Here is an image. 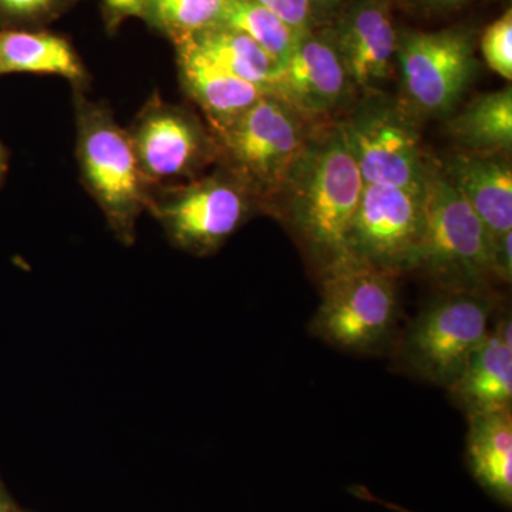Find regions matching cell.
Instances as JSON below:
<instances>
[{
	"mask_svg": "<svg viewBox=\"0 0 512 512\" xmlns=\"http://www.w3.org/2000/svg\"><path fill=\"white\" fill-rule=\"evenodd\" d=\"M363 187L338 124L322 123L266 214L291 229L316 275L322 276L353 258L349 234Z\"/></svg>",
	"mask_w": 512,
	"mask_h": 512,
	"instance_id": "obj_1",
	"label": "cell"
},
{
	"mask_svg": "<svg viewBox=\"0 0 512 512\" xmlns=\"http://www.w3.org/2000/svg\"><path fill=\"white\" fill-rule=\"evenodd\" d=\"M319 124L274 94H265L234 123L214 134L218 165L247 188L259 212L266 214L308 150Z\"/></svg>",
	"mask_w": 512,
	"mask_h": 512,
	"instance_id": "obj_2",
	"label": "cell"
},
{
	"mask_svg": "<svg viewBox=\"0 0 512 512\" xmlns=\"http://www.w3.org/2000/svg\"><path fill=\"white\" fill-rule=\"evenodd\" d=\"M423 237L414 274L439 291H493L490 234L470 204L427 158L423 187Z\"/></svg>",
	"mask_w": 512,
	"mask_h": 512,
	"instance_id": "obj_3",
	"label": "cell"
},
{
	"mask_svg": "<svg viewBox=\"0 0 512 512\" xmlns=\"http://www.w3.org/2000/svg\"><path fill=\"white\" fill-rule=\"evenodd\" d=\"M494 291H439L393 343L406 375L450 389L493 326Z\"/></svg>",
	"mask_w": 512,
	"mask_h": 512,
	"instance_id": "obj_4",
	"label": "cell"
},
{
	"mask_svg": "<svg viewBox=\"0 0 512 512\" xmlns=\"http://www.w3.org/2000/svg\"><path fill=\"white\" fill-rule=\"evenodd\" d=\"M76 154L84 187L99 205L114 237L130 247L138 218L147 211L148 184L126 128L104 103L74 93Z\"/></svg>",
	"mask_w": 512,
	"mask_h": 512,
	"instance_id": "obj_5",
	"label": "cell"
},
{
	"mask_svg": "<svg viewBox=\"0 0 512 512\" xmlns=\"http://www.w3.org/2000/svg\"><path fill=\"white\" fill-rule=\"evenodd\" d=\"M320 279L311 333L333 348L373 355L393 346L399 326L396 276L350 258Z\"/></svg>",
	"mask_w": 512,
	"mask_h": 512,
	"instance_id": "obj_6",
	"label": "cell"
},
{
	"mask_svg": "<svg viewBox=\"0 0 512 512\" xmlns=\"http://www.w3.org/2000/svg\"><path fill=\"white\" fill-rule=\"evenodd\" d=\"M147 211L173 247L194 256L220 251L259 212L247 188L221 165L194 180L148 188Z\"/></svg>",
	"mask_w": 512,
	"mask_h": 512,
	"instance_id": "obj_7",
	"label": "cell"
},
{
	"mask_svg": "<svg viewBox=\"0 0 512 512\" xmlns=\"http://www.w3.org/2000/svg\"><path fill=\"white\" fill-rule=\"evenodd\" d=\"M476 46V33L461 26L437 32L397 30V99L421 123L447 119L477 72Z\"/></svg>",
	"mask_w": 512,
	"mask_h": 512,
	"instance_id": "obj_8",
	"label": "cell"
},
{
	"mask_svg": "<svg viewBox=\"0 0 512 512\" xmlns=\"http://www.w3.org/2000/svg\"><path fill=\"white\" fill-rule=\"evenodd\" d=\"M336 124L365 184L421 191L429 158L421 144V121L397 96L363 94Z\"/></svg>",
	"mask_w": 512,
	"mask_h": 512,
	"instance_id": "obj_9",
	"label": "cell"
},
{
	"mask_svg": "<svg viewBox=\"0 0 512 512\" xmlns=\"http://www.w3.org/2000/svg\"><path fill=\"white\" fill-rule=\"evenodd\" d=\"M127 131L148 187L194 180L218 165L220 153L210 127L192 111L167 103L157 93Z\"/></svg>",
	"mask_w": 512,
	"mask_h": 512,
	"instance_id": "obj_10",
	"label": "cell"
},
{
	"mask_svg": "<svg viewBox=\"0 0 512 512\" xmlns=\"http://www.w3.org/2000/svg\"><path fill=\"white\" fill-rule=\"evenodd\" d=\"M423 194L365 184L349 234V254L399 278L414 271L423 237Z\"/></svg>",
	"mask_w": 512,
	"mask_h": 512,
	"instance_id": "obj_11",
	"label": "cell"
},
{
	"mask_svg": "<svg viewBox=\"0 0 512 512\" xmlns=\"http://www.w3.org/2000/svg\"><path fill=\"white\" fill-rule=\"evenodd\" d=\"M271 94L316 123L340 119L359 97L328 29L299 35L278 66Z\"/></svg>",
	"mask_w": 512,
	"mask_h": 512,
	"instance_id": "obj_12",
	"label": "cell"
},
{
	"mask_svg": "<svg viewBox=\"0 0 512 512\" xmlns=\"http://www.w3.org/2000/svg\"><path fill=\"white\" fill-rule=\"evenodd\" d=\"M328 32L359 96L382 92L396 66L392 0H353Z\"/></svg>",
	"mask_w": 512,
	"mask_h": 512,
	"instance_id": "obj_13",
	"label": "cell"
},
{
	"mask_svg": "<svg viewBox=\"0 0 512 512\" xmlns=\"http://www.w3.org/2000/svg\"><path fill=\"white\" fill-rule=\"evenodd\" d=\"M437 163L483 222L491 241L512 231L511 154L454 148Z\"/></svg>",
	"mask_w": 512,
	"mask_h": 512,
	"instance_id": "obj_14",
	"label": "cell"
},
{
	"mask_svg": "<svg viewBox=\"0 0 512 512\" xmlns=\"http://www.w3.org/2000/svg\"><path fill=\"white\" fill-rule=\"evenodd\" d=\"M174 47L184 92L200 107L212 134L220 133L268 94L202 55L190 39Z\"/></svg>",
	"mask_w": 512,
	"mask_h": 512,
	"instance_id": "obj_15",
	"label": "cell"
},
{
	"mask_svg": "<svg viewBox=\"0 0 512 512\" xmlns=\"http://www.w3.org/2000/svg\"><path fill=\"white\" fill-rule=\"evenodd\" d=\"M448 393L467 417L512 410L511 316L493 323Z\"/></svg>",
	"mask_w": 512,
	"mask_h": 512,
	"instance_id": "obj_16",
	"label": "cell"
},
{
	"mask_svg": "<svg viewBox=\"0 0 512 512\" xmlns=\"http://www.w3.org/2000/svg\"><path fill=\"white\" fill-rule=\"evenodd\" d=\"M9 73L55 74L76 92L90 80L70 40L45 29H0V76Z\"/></svg>",
	"mask_w": 512,
	"mask_h": 512,
	"instance_id": "obj_17",
	"label": "cell"
},
{
	"mask_svg": "<svg viewBox=\"0 0 512 512\" xmlns=\"http://www.w3.org/2000/svg\"><path fill=\"white\" fill-rule=\"evenodd\" d=\"M467 461L487 493L512 503V410L468 416Z\"/></svg>",
	"mask_w": 512,
	"mask_h": 512,
	"instance_id": "obj_18",
	"label": "cell"
},
{
	"mask_svg": "<svg viewBox=\"0 0 512 512\" xmlns=\"http://www.w3.org/2000/svg\"><path fill=\"white\" fill-rule=\"evenodd\" d=\"M456 148L481 153H512V89L480 94L446 119Z\"/></svg>",
	"mask_w": 512,
	"mask_h": 512,
	"instance_id": "obj_19",
	"label": "cell"
},
{
	"mask_svg": "<svg viewBox=\"0 0 512 512\" xmlns=\"http://www.w3.org/2000/svg\"><path fill=\"white\" fill-rule=\"evenodd\" d=\"M187 39L202 55L228 73L258 87L262 92L272 93L278 63L244 33L218 25Z\"/></svg>",
	"mask_w": 512,
	"mask_h": 512,
	"instance_id": "obj_20",
	"label": "cell"
},
{
	"mask_svg": "<svg viewBox=\"0 0 512 512\" xmlns=\"http://www.w3.org/2000/svg\"><path fill=\"white\" fill-rule=\"evenodd\" d=\"M227 0H144L141 19L177 43L221 25Z\"/></svg>",
	"mask_w": 512,
	"mask_h": 512,
	"instance_id": "obj_21",
	"label": "cell"
},
{
	"mask_svg": "<svg viewBox=\"0 0 512 512\" xmlns=\"http://www.w3.org/2000/svg\"><path fill=\"white\" fill-rule=\"evenodd\" d=\"M221 25L254 40L278 66L285 62L299 35H302L256 0H227Z\"/></svg>",
	"mask_w": 512,
	"mask_h": 512,
	"instance_id": "obj_22",
	"label": "cell"
},
{
	"mask_svg": "<svg viewBox=\"0 0 512 512\" xmlns=\"http://www.w3.org/2000/svg\"><path fill=\"white\" fill-rule=\"evenodd\" d=\"M82 0H0V29H43Z\"/></svg>",
	"mask_w": 512,
	"mask_h": 512,
	"instance_id": "obj_23",
	"label": "cell"
},
{
	"mask_svg": "<svg viewBox=\"0 0 512 512\" xmlns=\"http://www.w3.org/2000/svg\"><path fill=\"white\" fill-rule=\"evenodd\" d=\"M481 53L487 66L503 79L512 80V12L508 9L484 30Z\"/></svg>",
	"mask_w": 512,
	"mask_h": 512,
	"instance_id": "obj_24",
	"label": "cell"
},
{
	"mask_svg": "<svg viewBox=\"0 0 512 512\" xmlns=\"http://www.w3.org/2000/svg\"><path fill=\"white\" fill-rule=\"evenodd\" d=\"M298 33L319 29L320 20L306 0H256Z\"/></svg>",
	"mask_w": 512,
	"mask_h": 512,
	"instance_id": "obj_25",
	"label": "cell"
},
{
	"mask_svg": "<svg viewBox=\"0 0 512 512\" xmlns=\"http://www.w3.org/2000/svg\"><path fill=\"white\" fill-rule=\"evenodd\" d=\"M143 8L144 0H101V12L107 32H117L127 19H141Z\"/></svg>",
	"mask_w": 512,
	"mask_h": 512,
	"instance_id": "obj_26",
	"label": "cell"
},
{
	"mask_svg": "<svg viewBox=\"0 0 512 512\" xmlns=\"http://www.w3.org/2000/svg\"><path fill=\"white\" fill-rule=\"evenodd\" d=\"M512 231L493 239L491 245V271L494 281L511 284L512 279Z\"/></svg>",
	"mask_w": 512,
	"mask_h": 512,
	"instance_id": "obj_27",
	"label": "cell"
},
{
	"mask_svg": "<svg viewBox=\"0 0 512 512\" xmlns=\"http://www.w3.org/2000/svg\"><path fill=\"white\" fill-rule=\"evenodd\" d=\"M406 2L423 13H443L460 8L470 0H406Z\"/></svg>",
	"mask_w": 512,
	"mask_h": 512,
	"instance_id": "obj_28",
	"label": "cell"
},
{
	"mask_svg": "<svg viewBox=\"0 0 512 512\" xmlns=\"http://www.w3.org/2000/svg\"><path fill=\"white\" fill-rule=\"evenodd\" d=\"M306 2L315 10L316 16H318L320 23H322L326 13L333 12V9L339 8L345 0H306Z\"/></svg>",
	"mask_w": 512,
	"mask_h": 512,
	"instance_id": "obj_29",
	"label": "cell"
},
{
	"mask_svg": "<svg viewBox=\"0 0 512 512\" xmlns=\"http://www.w3.org/2000/svg\"><path fill=\"white\" fill-rule=\"evenodd\" d=\"M19 505L10 497L9 491L6 490L2 478H0V512H16Z\"/></svg>",
	"mask_w": 512,
	"mask_h": 512,
	"instance_id": "obj_30",
	"label": "cell"
},
{
	"mask_svg": "<svg viewBox=\"0 0 512 512\" xmlns=\"http://www.w3.org/2000/svg\"><path fill=\"white\" fill-rule=\"evenodd\" d=\"M6 171H8V153H6V148L3 147L2 141H0V183H2Z\"/></svg>",
	"mask_w": 512,
	"mask_h": 512,
	"instance_id": "obj_31",
	"label": "cell"
},
{
	"mask_svg": "<svg viewBox=\"0 0 512 512\" xmlns=\"http://www.w3.org/2000/svg\"><path fill=\"white\" fill-rule=\"evenodd\" d=\"M16 512H26V511H23L22 508H18V510H16Z\"/></svg>",
	"mask_w": 512,
	"mask_h": 512,
	"instance_id": "obj_32",
	"label": "cell"
}]
</instances>
